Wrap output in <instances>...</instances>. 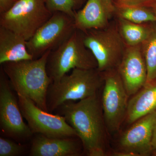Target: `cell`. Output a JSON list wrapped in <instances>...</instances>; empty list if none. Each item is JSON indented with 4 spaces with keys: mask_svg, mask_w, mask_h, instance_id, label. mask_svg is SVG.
Returning a JSON list of instances; mask_svg holds the SVG:
<instances>
[{
    "mask_svg": "<svg viewBox=\"0 0 156 156\" xmlns=\"http://www.w3.org/2000/svg\"><path fill=\"white\" fill-rule=\"evenodd\" d=\"M74 101L64 102L55 111L76 131L87 155H105L106 127L99 92Z\"/></svg>",
    "mask_w": 156,
    "mask_h": 156,
    "instance_id": "6da1fadb",
    "label": "cell"
},
{
    "mask_svg": "<svg viewBox=\"0 0 156 156\" xmlns=\"http://www.w3.org/2000/svg\"><path fill=\"white\" fill-rule=\"evenodd\" d=\"M50 52L37 59L1 64L11 88L17 95L30 99L37 106L48 112L47 92L52 81L47 73L46 64Z\"/></svg>",
    "mask_w": 156,
    "mask_h": 156,
    "instance_id": "7a4b0ae2",
    "label": "cell"
},
{
    "mask_svg": "<svg viewBox=\"0 0 156 156\" xmlns=\"http://www.w3.org/2000/svg\"><path fill=\"white\" fill-rule=\"evenodd\" d=\"M103 83V73L98 68L74 69L69 75L50 84L46 100L48 112L55 111L66 101H80L97 94Z\"/></svg>",
    "mask_w": 156,
    "mask_h": 156,
    "instance_id": "3957f363",
    "label": "cell"
},
{
    "mask_svg": "<svg viewBox=\"0 0 156 156\" xmlns=\"http://www.w3.org/2000/svg\"><path fill=\"white\" fill-rule=\"evenodd\" d=\"M76 68H98L97 60L84 44L83 32L77 29L67 41L51 51L46 64L47 73L52 82Z\"/></svg>",
    "mask_w": 156,
    "mask_h": 156,
    "instance_id": "277c9868",
    "label": "cell"
},
{
    "mask_svg": "<svg viewBox=\"0 0 156 156\" xmlns=\"http://www.w3.org/2000/svg\"><path fill=\"white\" fill-rule=\"evenodd\" d=\"M84 43L92 52L101 72L117 68L127 46L122 37L115 18L106 27L83 32Z\"/></svg>",
    "mask_w": 156,
    "mask_h": 156,
    "instance_id": "5b68a950",
    "label": "cell"
},
{
    "mask_svg": "<svg viewBox=\"0 0 156 156\" xmlns=\"http://www.w3.org/2000/svg\"><path fill=\"white\" fill-rule=\"evenodd\" d=\"M52 14L44 0H18L12 9L0 14V26L27 41Z\"/></svg>",
    "mask_w": 156,
    "mask_h": 156,
    "instance_id": "8992f818",
    "label": "cell"
},
{
    "mask_svg": "<svg viewBox=\"0 0 156 156\" xmlns=\"http://www.w3.org/2000/svg\"><path fill=\"white\" fill-rule=\"evenodd\" d=\"M73 17L61 12H54L27 41L29 52L37 59L58 48L76 30Z\"/></svg>",
    "mask_w": 156,
    "mask_h": 156,
    "instance_id": "52a82bcc",
    "label": "cell"
},
{
    "mask_svg": "<svg viewBox=\"0 0 156 156\" xmlns=\"http://www.w3.org/2000/svg\"><path fill=\"white\" fill-rule=\"evenodd\" d=\"M103 73V90L101 97L104 118L108 131H119L126 119L129 97L117 68Z\"/></svg>",
    "mask_w": 156,
    "mask_h": 156,
    "instance_id": "ba28073f",
    "label": "cell"
},
{
    "mask_svg": "<svg viewBox=\"0 0 156 156\" xmlns=\"http://www.w3.org/2000/svg\"><path fill=\"white\" fill-rule=\"evenodd\" d=\"M9 79L0 68V127L5 136L16 142H24L33 136L23 120L18 98L12 91Z\"/></svg>",
    "mask_w": 156,
    "mask_h": 156,
    "instance_id": "9c48e42d",
    "label": "cell"
},
{
    "mask_svg": "<svg viewBox=\"0 0 156 156\" xmlns=\"http://www.w3.org/2000/svg\"><path fill=\"white\" fill-rule=\"evenodd\" d=\"M17 95L23 116L33 134H41L53 138L78 137L64 117L45 111L30 99Z\"/></svg>",
    "mask_w": 156,
    "mask_h": 156,
    "instance_id": "30bf717a",
    "label": "cell"
},
{
    "mask_svg": "<svg viewBox=\"0 0 156 156\" xmlns=\"http://www.w3.org/2000/svg\"><path fill=\"white\" fill-rule=\"evenodd\" d=\"M156 126V110L134 122L123 133L119 141L122 151L114 155H150L153 152L152 141Z\"/></svg>",
    "mask_w": 156,
    "mask_h": 156,
    "instance_id": "8fae6325",
    "label": "cell"
},
{
    "mask_svg": "<svg viewBox=\"0 0 156 156\" xmlns=\"http://www.w3.org/2000/svg\"><path fill=\"white\" fill-rule=\"evenodd\" d=\"M117 69L128 96L136 94L147 80V69L141 44L127 46Z\"/></svg>",
    "mask_w": 156,
    "mask_h": 156,
    "instance_id": "7c38bea8",
    "label": "cell"
},
{
    "mask_svg": "<svg viewBox=\"0 0 156 156\" xmlns=\"http://www.w3.org/2000/svg\"><path fill=\"white\" fill-rule=\"evenodd\" d=\"M116 11L113 0H87L74 16L76 29L84 32L105 28L114 19Z\"/></svg>",
    "mask_w": 156,
    "mask_h": 156,
    "instance_id": "4fadbf2b",
    "label": "cell"
},
{
    "mask_svg": "<svg viewBox=\"0 0 156 156\" xmlns=\"http://www.w3.org/2000/svg\"><path fill=\"white\" fill-rule=\"evenodd\" d=\"M76 138H53L36 134L31 142L30 156H79L83 149Z\"/></svg>",
    "mask_w": 156,
    "mask_h": 156,
    "instance_id": "5bb4252c",
    "label": "cell"
},
{
    "mask_svg": "<svg viewBox=\"0 0 156 156\" xmlns=\"http://www.w3.org/2000/svg\"><path fill=\"white\" fill-rule=\"evenodd\" d=\"M27 41L18 34L0 26V64L34 59Z\"/></svg>",
    "mask_w": 156,
    "mask_h": 156,
    "instance_id": "9a60e30c",
    "label": "cell"
},
{
    "mask_svg": "<svg viewBox=\"0 0 156 156\" xmlns=\"http://www.w3.org/2000/svg\"><path fill=\"white\" fill-rule=\"evenodd\" d=\"M156 110V79L146 83L128 101L126 119L132 124Z\"/></svg>",
    "mask_w": 156,
    "mask_h": 156,
    "instance_id": "2e32d148",
    "label": "cell"
},
{
    "mask_svg": "<svg viewBox=\"0 0 156 156\" xmlns=\"http://www.w3.org/2000/svg\"><path fill=\"white\" fill-rule=\"evenodd\" d=\"M118 28L127 46L141 44L150 33L153 23L137 24L115 17Z\"/></svg>",
    "mask_w": 156,
    "mask_h": 156,
    "instance_id": "e0dca14e",
    "label": "cell"
},
{
    "mask_svg": "<svg viewBox=\"0 0 156 156\" xmlns=\"http://www.w3.org/2000/svg\"><path fill=\"white\" fill-rule=\"evenodd\" d=\"M115 17L137 24L156 22V17L152 8L143 6L116 7Z\"/></svg>",
    "mask_w": 156,
    "mask_h": 156,
    "instance_id": "ac0fdd59",
    "label": "cell"
},
{
    "mask_svg": "<svg viewBox=\"0 0 156 156\" xmlns=\"http://www.w3.org/2000/svg\"><path fill=\"white\" fill-rule=\"evenodd\" d=\"M147 69L146 83L156 79V22L153 23L149 34L141 44Z\"/></svg>",
    "mask_w": 156,
    "mask_h": 156,
    "instance_id": "d6986e66",
    "label": "cell"
},
{
    "mask_svg": "<svg viewBox=\"0 0 156 156\" xmlns=\"http://www.w3.org/2000/svg\"><path fill=\"white\" fill-rule=\"evenodd\" d=\"M46 7L52 13L61 12L73 18L78 9L86 0H44Z\"/></svg>",
    "mask_w": 156,
    "mask_h": 156,
    "instance_id": "ffe728a7",
    "label": "cell"
},
{
    "mask_svg": "<svg viewBox=\"0 0 156 156\" xmlns=\"http://www.w3.org/2000/svg\"><path fill=\"white\" fill-rule=\"evenodd\" d=\"M8 138L0 137V156L22 155L26 151V146Z\"/></svg>",
    "mask_w": 156,
    "mask_h": 156,
    "instance_id": "44dd1931",
    "label": "cell"
},
{
    "mask_svg": "<svg viewBox=\"0 0 156 156\" xmlns=\"http://www.w3.org/2000/svg\"><path fill=\"white\" fill-rule=\"evenodd\" d=\"M117 7L143 6L152 8L155 5L156 0H113Z\"/></svg>",
    "mask_w": 156,
    "mask_h": 156,
    "instance_id": "7402d4cb",
    "label": "cell"
},
{
    "mask_svg": "<svg viewBox=\"0 0 156 156\" xmlns=\"http://www.w3.org/2000/svg\"><path fill=\"white\" fill-rule=\"evenodd\" d=\"M17 1L18 0H0V14L9 11Z\"/></svg>",
    "mask_w": 156,
    "mask_h": 156,
    "instance_id": "603a6c76",
    "label": "cell"
},
{
    "mask_svg": "<svg viewBox=\"0 0 156 156\" xmlns=\"http://www.w3.org/2000/svg\"><path fill=\"white\" fill-rule=\"evenodd\" d=\"M152 145L153 151L156 150V126L154 130L153 135L152 141Z\"/></svg>",
    "mask_w": 156,
    "mask_h": 156,
    "instance_id": "cb8c5ba5",
    "label": "cell"
},
{
    "mask_svg": "<svg viewBox=\"0 0 156 156\" xmlns=\"http://www.w3.org/2000/svg\"><path fill=\"white\" fill-rule=\"evenodd\" d=\"M152 9L156 17V4L152 8Z\"/></svg>",
    "mask_w": 156,
    "mask_h": 156,
    "instance_id": "d4e9b609",
    "label": "cell"
},
{
    "mask_svg": "<svg viewBox=\"0 0 156 156\" xmlns=\"http://www.w3.org/2000/svg\"><path fill=\"white\" fill-rule=\"evenodd\" d=\"M153 152H154V153L156 154V150H155Z\"/></svg>",
    "mask_w": 156,
    "mask_h": 156,
    "instance_id": "484cf974",
    "label": "cell"
}]
</instances>
